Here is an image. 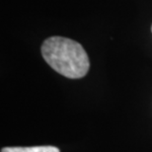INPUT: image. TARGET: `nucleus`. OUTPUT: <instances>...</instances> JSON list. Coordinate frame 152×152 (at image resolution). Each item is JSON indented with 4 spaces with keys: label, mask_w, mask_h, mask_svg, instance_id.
<instances>
[{
    "label": "nucleus",
    "mask_w": 152,
    "mask_h": 152,
    "mask_svg": "<svg viewBox=\"0 0 152 152\" xmlns=\"http://www.w3.org/2000/svg\"><path fill=\"white\" fill-rule=\"evenodd\" d=\"M42 54L51 68L67 78H82L89 70L90 62L87 53L79 42L71 39H47L42 45Z\"/></svg>",
    "instance_id": "1"
},
{
    "label": "nucleus",
    "mask_w": 152,
    "mask_h": 152,
    "mask_svg": "<svg viewBox=\"0 0 152 152\" xmlns=\"http://www.w3.org/2000/svg\"><path fill=\"white\" fill-rule=\"evenodd\" d=\"M1 152H60L56 146H33V147H4Z\"/></svg>",
    "instance_id": "2"
},
{
    "label": "nucleus",
    "mask_w": 152,
    "mask_h": 152,
    "mask_svg": "<svg viewBox=\"0 0 152 152\" xmlns=\"http://www.w3.org/2000/svg\"><path fill=\"white\" fill-rule=\"evenodd\" d=\"M151 30H152V28H151Z\"/></svg>",
    "instance_id": "3"
}]
</instances>
